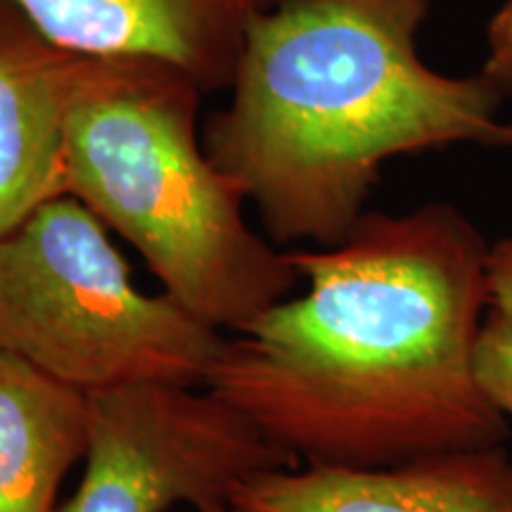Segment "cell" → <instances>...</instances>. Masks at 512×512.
Wrapping results in <instances>:
<instances>
[{"label": "cell", "instance_id": "6da1fadb", "mask_svg": "<svg viewBox=\"0 0 512 512\" xmlns=\"http://www.w3.org/2000/svg\"><path fill=\"white\" fill-rule=\"evenodd\" d=\"M489 252L453 204L366 211L337 245L287 249L306 290L226 335L204 387L297 465L505 446L510 422L475 373Z\"/></svg>", "mask_w": 512, "mask_h": 512}, {"label": "cell", "instance_id": "7a4b0ae2", "mask_svg": "<svg viewBox=\"0 0 512 512\" xmlns=\"http://www.w3.org/2000/svg\"><path fill=\"white\" fill-rule=\"evenodd\" d=\"M430 8L432 0H271L252 19L230 98L202 138L275 245L342 242L389 159L496 147L498 88L422 62Z\"/></svg>", "mask_w": 512, "mask_h": 512}, {"label": "cell", "instance_id": "3957f363", "mask_svg": "<svg viewBox=\"0 0 512 512\" xmlns=\"http://www.w3.org/2000/svg\"><path fill=\"white\" fill-rule=\"evenodd\" d=\"M202 86L145 57H86L67 124L64 190L126 240L164 292L233 335L299 283L287 249L249 226L211 162Z\"/></svg>", "mask_w": 512, "mask_h": 512}, {"label": "cell", "instance_id": "277c9868", "mask_svg": "<svg viewBox=\"0 0 512 512\" xmlns=\"http://www.w3.org/2000/svg\"><path fill=\"white\" fill-rule=\"evenodd\" d=\"M223 342L174 297L140 290L74 197L43 204L0 240V349L67 387H204Z\"/></svg>", "mask_w": 512, "mask_h": 512}, {"label": "cell", "instance_id": "5b68a950", "mask_svg": "<svg viewBox=\"0 0 512 512\" xmlns=\"http://www.w3.org/2000/svg\"><path fill=\"white\" fill-rule=\"evenodd\" d=\"M86 470L57 512H169L230 503L249 479L299 467L207 387L88 394Z\"/></svg>", "mask_w": 512, "mask_h": 512}, {"label": "cell", "instance_id": "8992f818", "mask_svg": "<svg viewBox=\"0 0 512 512\" xmlns=\"http://www.w3.org/2000/svg\"><path fill=\"white\" fill-rule=\"evenodd\" d=\"M57 48L145 57L181 69L204 93L228 91L252 19L271 0H10Z\"/></svg>", "mask_w": 512, "mask_h": 512}, {"label": "cell", "instance_id": "52a82bcc", "mask_svg": "<svg viewBox=\"0 0 512 512\" xmlns=\"http://www.w3.org/2000/svg\"><path fill=\"white\" fill-rule=\"evenodd\" d=\"M235 512H512V456L505 446L413 463L278 467L242 484Z\"/></svg>", "mask_w": 512, "mask_h": 512}, {"label": "cell", "instance_id": "ba28073f", "mask_svg": "<svg viewBox=\"0 0 512 512\" xmlns=\"http://www.w3.org/2000/svg\"><path fill=\"white\" fill-rule=\"evenodd\" d=\"M81 62L0 0V240L67 195L64 152Z\"/></svg>", "mask_w": 512, "mask_h": 512}, {"label": "cell", "instance_id": "9c48e42d", "mask_svg": "<svg viewBox=\"0 0 512 512\" xmlns=\"http://www.w3.org/2000/svg\"><path fill=\"white\" fill-rule=\"evenodd\" d=\"M86 444L88 394L0 349V512H57Z\"/></svg>", "mask_w": 512, "mask_h": 512}, {"label": "cell", "instance_id": "30bf717a", "mask_svg": "<svg viewBox=\"0 0 512 512\" xmlns=\"http://www.w3.org/2000/svg\"><path fill=\"white\" fill-rule=\"evenodd\" d=\"M475 373L484 394L512 420V313L491 306L475 349Z\"/></svg>", "mask_w": 512, "mask_h": 512}, {"label": "cell", "instance_id": "8fae6325", "mask_svg": "<svg viewBox=\"0 0 512 512\" xmlns=\"http://www.w3.org/2000/svg\"><path fill=\"white\" fill-rule=\"evenodd\" d=\"M479 74L498 88L503 98L512 95V0H503L491 17L486 29V57Z\"/></svg>", "mask_w": 512, "mask_h": 512}, {"label": "cell", "instance_id": "7c38bea8", "mask_svg": "<svg viewBox=\"0 0 512 512\" xmlns=\"http://www.w3.org/2000/svg\"><path fill=\"white\" fill-rule=\"evenodd\" d=\"M489 290L491 306L512 313V235L491 245Z\"/></svg>", "mask_w": 512, "mask_h": 512}, {"label": "cell", "instance_id": "4fadbf2b", "mask_svg": "<svg viewBox=\"0 0 512 512\" xmlns=\"http://www.w3.org/2000/svg\"><path fill=\"white\" fill-rule=\"evenodd\" d=\"M496 147H503V150H512V121H510V124H505V121L501 124Z\"/></svg>", "mask_w": 512, "mask_h": 512}, {"label": "cell", "instance_id": "5bb4252c", "mask_svg": "<svg viewBox=\"0 0 512 512\" xmlns=\"http://www.w3.org/2000/svg\"><path fill=\"white\" fill-rule=\"evenodd\" d=\"M195 512H235V510H233V505H230V503H209V505H204V508L195 510Z\"/></svg>", "mask_w": 512, "mask_h": 512}]
</instances>
